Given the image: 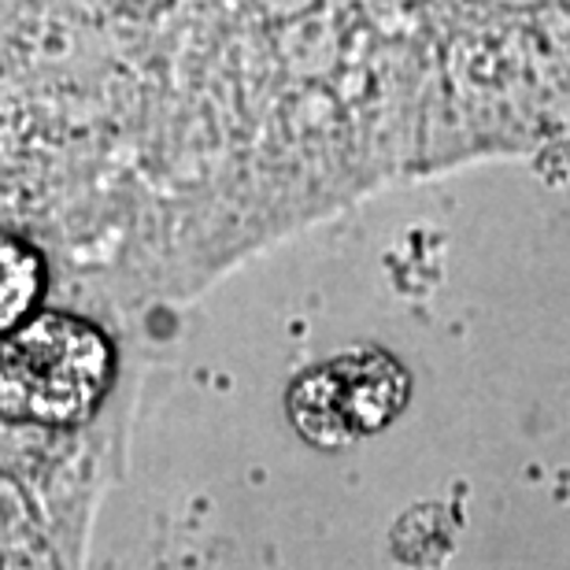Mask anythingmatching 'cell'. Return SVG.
Wrapping results in <instances>:
<instances>
[{"instance_id": "cell-2", "label": "cell", "mask_w": 570, "mask_h": 570, "mask_svg": "<svg viewBox=\"0 0 570 570\" xmlns=\"http://www.w3.org/2000/svg\"><path fill=\"white\" fill-rule=\"evenodd\" d=\"M116 371V345L97 323L67 312L30 315L4 337V363H0L4 426H94L105 419Z\"/></svg>"}, {"instance_id": "cell-4", "label": "cell", "mask_w": 570, "mask_h": 570, "mask_svg": "<svg viewBox=\"0 0 570 570\" xmlns=\"http://www.w3.org/2000/svg\"><path fill=\"white\" fill-rule=\"evenodd\" d=\"M45 285V259L33 245H27L22 237L8 234L4 237V330L11 334L16 326H22L33 315V304L41 296Z\"/></svg>"}, {"instance_id": "cell-3", "label": "cell", "mask_w": 570, "mask_h": 570, "mask_svg": "<svg viewBox=\"0 0 570 570\" xmlns=\"http://www.w3.org/2000/svg\"><path fill=\"white\" fill-rule=\"evenodd\" d=\"M404 401L401 363L385 352H352L318 363L289 385V419L315 444H352L390 426Z\"/></svg>"}, {"instance_id": "cell-1", "label": "cell", "mask_w": 570, "mask_h": 570, "mask_svg": "<svg viewBox=\"0 0 570 570\" xmlns=\"http://www.w3.org/2000/svg\"><path fill=\"white\" fill-rule=\"evenodd\" d=\"M108 419V415H105ZM4 426V570H82L119 423Z\"/></svg>"}]
</instances>
